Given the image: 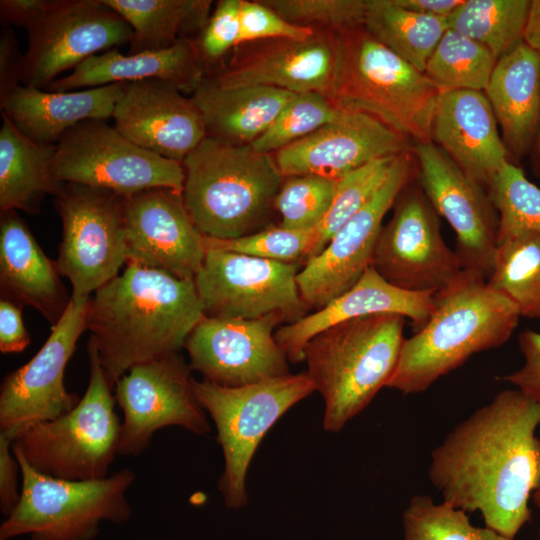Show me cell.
Returning <instances> with one entry per match:
<instances>
[{"mask_svg":"<svg viewBox=\"0 0 540 540\" xmlns=\"http://www.w3.org/2000/svg\"><path fill=\"white\" fill-rule=\"evenodd\" d=\"M539 426L540 405L517 388L498 392L434 448L430 482L444 502L480 512L486 527L514 539L540 485Z\"/></svg>","mask_w":540,"mask_h":540,"instance_id":"cell-1","label":"cell"},{"mask_svg":"<svg viewBox=\"0 0 540 540\" xmlns=\"http://www.w3.org/2000/svg\"><path fill=\"white\" fill-rule=\"evenodd\" d=\"M204 316L194 280L127 263L90 297L86 326L114 388L134 365L179 353Z\"/></svg>","mask_w":540,"mask_h":540,"instance_id":"cell-2","label":"cell"},{"mask_svg":"<svg viewBox=\"0 0 540 540\" xmlns=\"http://www.w3.org/2000/svg\"><path fill=\"white\" fill-rule=\"evenodd\" d=\"M434 301L426 325L405 339L388 388L403 394L426 391L472 355L505 344L521 318L514 303L467 270L434 294Z\"/></svg>","mask_w":540,"mask_h":540,"instance_id":"cell-3","label":"cell"},{"mask_svg":"<svg viewBox=\"0 0 540 540\" xmlns=\"http://www.w3.org/2000/svg\"><path fill=\"white\" fill-rule=\"evenodd\" d=\"M182 165L184 202L203 236L235 239L271 225L284 180L273 154L206 136Z\"/></svg>","mask_w":540,"mask_h":540,"instance_id":"cell-4","label":"cell"},{"mask_svg":"<svg viewBox=\"0 0 540 540\" xmlns=\"http://www.w3.org/2000/svg\"><path fill=\"white\" fill-rule=\"evenodd\" d=\"M405 317L373 314L335 324L311 338L304 347L307 374L323 397V426L339 432L362 412L397 365Z\"/></svg>","mask_w":540,"mask_h":540,"instance_id":"cell-5","label":"cell"},{"mask_svg":"<svg viewBox=\"0 0 540 540\" xmlns=\"http://www.w3.org/2000/svg\"><path fill=\"white\" fill-rule=\"evenodd\" d=\"M337 35V64L328 99L338 108L373 116L415 142L432 141L437 86L363 26Z\"/></svg>","mask_w":540,"mask_h":540,"instance_id":"cell-6","label":"cell"},{"mask_svg":"<svg viewBox=\"0 0 540 540\" xmlns=\"http://www.w3.org/2000/svg\"><path fill=\"white\" fill-rule=\"evenodd\" d=\"M89 382L84 396L68 413L33 425L13 442L41 474L69 481L104 479L121 436L115 397L94 341L87 345Z\"/></svg>","mask_w":540,"mask_h":540,"instance_id":"cell-7","label":"cell"},{"mask_svg":"<svg viewBox=\"0 0 540 540\" xmlns=\"http://www.w3.org/2000/svg\"><path fill=\"white\" fill-rule=\"evenodd\" d=\"M12 449L20 466L21 495L0 527V540L24 534L32 540H91L100 521L122 523L130 517L131 469L100 480L56 479L33 469L13 444Z\"/></svg>","mask_w":540,"mask_h":540,"instance_id":"cell-8","label":"cell"},{"mask_svg":"<svg viewBox=\"0 0 540 540\" xmlns=\"http://www.w3.org/2000/svg\"><path fill=\"white\" fill-rule=\"evenodd\" d=\"M192 387L214 421L223 451L225 467L219 490L228 507L244 506L246 475L259 443L286 411L316 390L315 386L305 372L239 387L193 379Z\"/></svg>","mask_w":540,"mask_h":540,"instance_id":"cell-9","label":"cell"},{"mask_svg":"<svg viewBox=\"0 0 540 540\" xmlns=\"http://www.w3.org/2000/svg\"><path fill=\"white\" fill-rule=\"evenodd\" d=\"M52 171L59 183L105 189L120 196L155 187L183 192L182 163L147 151L107 120L77 124L55 144Z\"/></svg>","mask_w":540,"mask_h":540,"instance_id":"cell-10","label":"cell"},{"mask_svg":"<svg viewBox=\"0 0 540 540\" xmlns=\"http://www.w3.org/2000/svg\"><path fill=\"white\" fill-rule=\"evenodd\" d=\"M55 208L62 222L58 272L70 281L72 297H90L127 263L121 196L65 183L55 195Z\"/></svg>","mask_w":540,"mask_h":540,"instance_id":"cell-11","label":"cell"},{"mask_svg":"<svg viewBox=\"0 0 540 540\" xmlns=\"http://www.w3.org/2000/svg\"><path fill=\"white\" fill-rule=\"evenodd\" d=\"M205 251L193 279L205 316L259 319L277 314L292 323L307 315L296 280L300 263Z\"/></svg>","mask_w":540,"mask_h":540,"instance_id":"cell-12","label":"cell"},{"mask_svg":"<svg viewBox=\"0 0 540 540\" xmlns=\"http://www.w3.org/2000/svg\"><path fill=\"white\" fill-rule=\"evenodd\" d=\"M393 207L378 236L371 267L398 288L436 294L463 271L456 252L443 239L438 214L419 183H408Z\"/></svg>","mask_w":540,"mask_h":540,"instance_id":"cell-13","label":"cell"},{"mask_svg":"<svg viewBox=\"0 0 540 540\" xmlns=\"http://www.w3.org/2000/svg\"><path fill=\"white\" fill-rule=\"evenodd\" d=\"M190 371L179 353H173L136 364L119 378L113 388L124 415L118 455H141L164 427L178 426L197 435L210 431Z\"/></svg>","mask_w":540,"mask_h":540,"instance_id":"cell-14","label":"cell"},{"mask_svg":"<svg viewBox=\"0 0 540 540\" xmlns=\"http://www.w3.org/2000/svg\"><path fill=\"white\" fill-rule=\"evenodd\" d=\"M22 85L45 89L88 58L129 44L132 29L102 0H50L27 30Z\"/></svg>","mask_w":540,"mask_h":540,"instance_id":"cell-15","label":"cell"},{"mask_svg":"<svg viewBox=\"0 0 540 540\" xmlns=\"http://www.w3.org/2000/svg\"><path fill=\"white\" fill-rule=\"evenodd\" d=\"M89 300L71 296L40 350L3 378L0 433L16 440L33 425L63 416L79 402V397L65 388L64 371L87 329Z\"/></svg>","mask_w":540,"mask_h":540,"instance_id":"cell-16","label":"cell"},{"mask_svg":"<svg viewBox=\"0 0 540 540\" xmlns=\"http://www.w3.org/2000/svg\"><path fill=\"white\" fill-rule=\"evenodd\" d=\"M411 177L412 161L407 151L396 156L383 184L323 251L304 263L296 280L309 309L319 310L345 293L371 266L382 221Z\"/></svg>","mask_w":540,"mask_h":540,"instance_id":"cell-17","label":"cell"},{"mask_svg":"<svg viewBox=\"0 0 540 540\" xmlns=\"http://www.w3.org/2000/svg\"><path fill=\"white\" fill-rule=\"evenodd\" d=\"M414 151L418 183L455 232V252L463 270L487 280L493 269L499 222L489 195L432 141L415 142Z\"/></svg>","mask_w":540,"mask_h":540,"instance_id":"cell-18","label":"cell"},{"mask_svg":"<svg viewBox=\"0 0 540 540\" xmlns=\"http://www.w3.org/2000/svg\"><path fill=\"white\" fill-rule=\"evenodd\" d=\"M285 319L204 316L186 340L191 370L206 381L239 387L290 374L288 358L275 339Z\"/></svg>","mask_w":540,"mask_h":540,"instance_id":"cell-19","label":"cell"},{"mask_svg":"<svg viewBox=\"0 0 540 540\" xmlns=\"http://www.w3.org/2000/svg\"><path fill=\"white\" fill-rule=\"evenodd\" d=\"M121 201L127 263L193 280L206 251L183 193L155 187Z\"/></svg>","mask_w":540,"mask_h":540,"instance_id":"cell-20","label":"cell"},{"mask_svg":"<svg viewBox=\"0 0 540 540\" xmlns=\"http://www.w3.org/2000/svg\"><path fill=\"white\" fill-rule=\"evenodd\" d=\"M409 140L373 116L339 108L332 121L273 155L284 178L338 180L373 160L407 152Z\"/></svg>","mask_w":540,"mask_h":540,"instance_id":"cell-21","label":"cell"},{"mask_svg":"<svg viewBox=\"0 0 540 540\" xmlns=\"http://www.w3.org/2000/svg\"><path fill=\"white\" fill-rule=\"evenodd\" d=\"M112 119L116 130L135 145L179 163L206 137L193 99L160 79L127 82Z\"/></svg>","mask_w":540,"mask_h":540,"instance_id":"cell-22","label":"cell"},{"mask_svg":"<svg viewBox=\"0 0 540 540\" xmlns=\"http://www.w3.org/2000/svg\"><path fill=\"white\" fill-rule=\"evenodd\" d=\"M337 55V33L315 29L306 39L261 41L206 77L222 88L269 86L296 94L317 92L328 97Z\"/></svg>","mask_w":540,"mask_h":540,"instance_id":"cell-23","label":"cell"},{"mask_svg":"<svg viewBox=\"0 0 540 540\" xmlns=\"http://www.w3.org/2000/svg\"><path fill=\"white\" fill-rule=\"evenodd\" d=\"M431 139L482 187H488L509 162L497 120L483 91H440Z\"/></svg>","mask_w":540,"mask_h":540,"instance_id":"cell-24","label":"cell"},{"mask_svg":"<svg viewBox=\"0 0 540 540\" xmlns=\"http://www.w3.org/2000/svg\"><path fill=\"white\" fill-rule=\"evenodd\" d=\"M434 307V294L398 288L370 266L345 293L323 308L279 326L274 336L288 360L297 363L304 360L308 341L335 324L373 314H398L411 320L415 333L426 325Z\"/></svg>","mask_w":540,"mask_h":540,"instance_id":"cell-25","label":"cell"},{"mask_svg":"<svg viewBox=\"0 0 540 540\" xmlns=\"http://www.w3.org/2000/svg\"><path fill=\"white\" fill-rule=\"evenodd\" d=\"M206 77L195 39H183L172 47L121 54L116 48L94 55L44 90L75 91L112 83L160 79L174 84L184 94H193Z\"/></svg>","mask_w":540,"mask_h":540,"instance_id":"cell-26","label":"cell"},{"mask_svg":"<svg viewBox=\"0 0 540 540\" xmlns=\"http://www.w3.org/2000/svg\"><path fill=\"white\" fill-rule=\"evenodd\" d=\"M125 84L67 92L20 85L0 98V110L30 139L55 145L64 133L81 122L112 118Z\"/></svg>","mask_w":540,"mask_h":540,"instance_id":"cell-27","label":"cell"},{"mask_svg":"<svg viewBox=\"0 0 540 540\" xmlns=\"http://www.w3.org/2000/svg\"><path fill=\"white\" fill-rule=\"evenodd\" d=\"M59 277L56 262L42 251L17 211L1 212L0 284L4 298L21 307L32 306L53 326L71 298Z\"/></svg>","mask_w":540,"mask_h":540,"instance_id":"cell-28","label":"cell"},{"mask_svg":"<svg viewBox=\"0 0 540 540\" xmlns=\"http://www.w3.org/2000/svg\"><path fill=\"white\" fill-rule=\"evenodd\" d=\"M484 93L506 148L523 155L540 129V56L520 42L498 59Z\"/></svg>","mask_w":540,"mask_h":540,"instance_id":"cell-29","label":"cell"},{"mask_svg":"<svg viewBox=\"0 0 540 540\" xmlns=\"http://www.w3.org/2000/svg\"><path fill=\"white\" fill-rule=\"evenodd\" d=\"M295 94L269 86L222 88L205 77L191 98L201 112L207 137L251 145L271 127Z\"/></svg>","mask_w":540,"mask_h":540,"instance_id":"cell-30","label":"cell"},{"mask_svg":"<svg viewBox=\"0 0 540 540\" xmlns=\"http://www.w3.org/2000/svg\"><path fill=\"white\" fill-rule=\"evenodd\" d=\"M0 129V210L37 214L61 189L52 171L55 145L36 142L5 115Z\"/></svg>","mask_w":540,"mask_h":540,"instance_id":"cell-31","label":"cell"},{"mask_svg":"<svg viewBox=\"0 0 540 540\" xmlns=\"http://www.w3.org/2000/svg\"><path fill=\"white\" fill-rule=\"evenodd\" d=\"M130 25V52L156 51L196 39L212 8L210 0H102Z\"/></svg>","mask_w":540,"mask_h":540,"instance_id":"cell-32","label":"cell"},{"mask_svg":"<svg viewBox=\"0 0 540 540\" xmlns=\"http://www.w3.org/2000/svg\"><path fill=\"white\" fill-rule=\"evenodd\" d=\"M363 27L381 44L424 73L444 33L447 18L411 12L393 0H367Z\"/></svg>","mask_w":540,"mask_h":540,"instance_id":"cell-33","label":"cell"},{"mask_svg":"<svg viewBox=\"0 0 540 540\" xmlns=\"http://www.w3.org/2000/svg\"><path fill=\"white\" fill-rule=\"evenodd\" d=\"M487 283L514 303L521 317L540 319V233L499 237Z\"/></svg>","mask_w":540,"mask_h":540,"instance_id":"cell-34","label":"cell"},{"mask_svg":"<svg viewBox=\"0 0 540 540\" xmlns=\"http://www.w3.org/2000/svg\"><path fill=\"white\" fill-rule=\"evenodd\" d=\"M531 1L463 0L447 17L449 29L486 47L496 59L523 41Z\"/></svg>","mask_w":540,"mask_h":540,"instance_id":"cell-35","label":"cell"},{"mask_svg":"<svg viewBox=\"0 0 540 540\" xmlns=\"http://www.w3.org/2000/svg\"><path fill=\"white\" fill-rule=\"evenodd\" d=\"M497 61L480 43L448 29L428 59L424 74L440 91L484 92Z\"/></svg>","mask_w":540,"mask_h":540,"instance_id":"cell-36","label":"cell"},{"mask_svg":"<svg viewBox=\"0 0 540 540\" xmlns=\"http://www.w3.org/2000/svg\"><path fill=\"white\" fill-rule=\"evenodd\" d=\"M403 540H514L473 525L466 512L426 494L414 495L403 513Z\"/></svg>","mask_w":540,"mask_h":540,"instance_id":"cell-37","label":"cell"},{"mask_svg":"<svg viewBox=\"0 0 540 540\" xmlns=\"http://www.w3.org/2000/svg\"><path fill=\"white\" fill-rule=\"evenodd\" d=\"M396 156L373 160L337 180L331 205L315 227L316 241L311 257L320 254L334 234L375 194Z\"/></svg>","mask_w":540,"mask_h":540,"instance_id":"cell-38","label":"cell"},{"mask_svg":"<svg viewBox=\"0 0 540 540\" xmlns=\"http://www.w3.org/2000/svg\"><path fill=\"white\" fill-rule=\"evenodd\" d=\"M487 188L499 219L497 239L520 231L540 233V188L520 167L507 162Z\"/></svg>","mask_w":540,"mask_h":540,"instance_id":"cell-39","label":"cell"},{"mask_svg":"<svg viewBox=\"0 0 540 540\" xmlns=\"http://www.w3.org/2000/svg\"><path fill=\"white\" fill-rule=\"evenodd\" d=\"M338 111L321 93L295 94L271 127L251 146L259 152L274 154L332 121Z\"/></svg>","mask_w":540,"mask_h":540,"instance_id":"cell-40","label":"cell"},{"mask_svg":"<svg viewBox=\"0 0 540 540\" xmlns=\"http://www.w3.org/2000/svg\"><path fill=\"white\" fill-rule=\"evenodd\" d=\"M315 241V228L290 230L280 225H269L235 239L203 237L205 250L218 249L283 263L306 262L311 257Z\"/></svg>","mask_w":540,"mask_h":540,"instance_id":"cell-41","label":"cell"},{"mask_svg":"<svg viewBox=\"0 0 540 540\" xmlns=\"http://www.w3.org/2000/svg\"><path fill=\"white\" fill-rule=\"evenodd\" d=\"M336 185L337 180L316 175L284 178L274 202L279 225L290 230L315 228L331 205Z\"/></svg>","mask_w":540,"mask_h":540,"instance_id":"cell-42","label":"cell"},{"mask_svg":"<svg viewBox=\"0 0 540 540\" xmlns=\"http://www.w3.org/2000/svg\"><path fill=\"white\" fill-rule=\"evenodd\" d=\"M292 24L342 32L363 26L367 0H261Z\"/></svg>","mask_w":540,"mask_h":540,"instance_id":"cell-43","label":"cell"},{"mask_svg":"<svg viewBox=\"0 0 540 540\" xmlns=\"http://www.w3.org/2000/svg\"><path fill=\"white\" fill-rule=\"evenodd\" d=\"M241 0L218 1L195 39L206 76L208 67L239 46Z\"/></svg>","mask_w":540,"mask_h":540,"instance_id":"cell-44","label":"cell"},{"mask_svg":"<svg viewBox=\"0 0 540 540\" xmlns=\"http://www.w3.org/2000/svg\"><path fill=\"white\" fill-rule=\"evenodd\" d=\"M315 29L297 26L261 0H241L239 46L276 39H306Z\"/></svg>","mask_w":540,"mask_h":540,"instance_id":"cell-45","label":"cell"},{"mask_svg":"<svg viewBox=\"0 0 540 540\" xmlns=\"http://www.w3.org/2000/svg\"><path fill=\"white\" fill-rule=\"evenodd\" d=\"M523 365L504 376L502 381L512 384L525 396L540 405V332L526 329L518 336Z\"/></svg>","mask_w":540,"mask_h":540,"instance_id":"cell-46","label":"cell"},{"mask_svg":"<svg viewBox=\"0 0 540 540\" xmlns=\"http://www.w3.org/2000/svg\"><path fill=\"white\" fill-rule=\"evenodd\" d=\"M14 440L0 433V508L8 516L19 502L21 489L18 485L19 462L13 453Z\"/></svg>","mask_w":540,"mask_h":540,"instance_id":"cell-47","label":"cell"},{"mask_svg":"<svg viewBox=\"0 0 540 540\" xmlns=\"http://www.w3.org/2000/svg\"><path fill=\"white\" fill-rule=\"evenodd\" d=\"M24 55L20 53L14 32L2 28L0 34V98L22 85Z\"/></svg>","mask_w":540,"mask_h":540,"instance_id":"cell-48","label":"cell"},{"mask_svg":"<svg viewBox=\"0 0 540 540\" xmlns=\"http://www.w3.org/2000/svg\"><path fill=\"white\" fill-rule=\"evenodd\" d=\"M30 343L23 319L22 307L1 298L0 301V351L4 354L22 352Z\"/></svg>","mask_w":540,"mask_h":540,"instance_id":"cell-49","label":"cell"},{"mask_svg":"<svg viewBox=\"0 0 540 540\" xmlns=\"http://www.w3.org/2000/svg\"><path fill=\"white\" fill-rule=\"evenodd\" d=\"M50 0H1L0 17L3 23L27 30L45 12Z\"/></svg>","mask_w":540,"mask_h":540,"instance_id":"cell-50","label":"cell"},{"mask_svg":"<svg viewBox=\"0 0 540 540\" xmlns=\"http://www.w3.org/2000/svg\"><path fill=\"white\" fill-rule=\"evenodd\" d=\"M398 6L414 13L447 18L463 0H393Z\"/></svg>","mask_w":540,"mask_h":540,"instance_id":"cell-51","label":"cell"},{"mask_svg":"<svg viewBox=\"0 0 540 540\" xmlns=\"http://www.w3.org/2000/svg\"><path fill=\"white\" fill-rule=\"evenodd\" d=\"M523 41L540 56V0L531 1Z\"/></svg>","mask_w":540,"mask_h":540,"instance_id":"cell-52","label":"cell"},{"mask_svg":"<svg viewBox=\"0 0 540 540\" xmlns=\"http://www.w3.org/2000/svg\"><path fill=\"white\" fill-rule=\"evenodd\" d=\"M532 498H533V502L535 503V505L540 509V485L533 492ZM539 538H540V533H539Z\"/></svg>","mask_w":540,"mask_h":540,"instance_id":"cell-53","label":"cell"},{"mask_svg":"<svg viewBox=\"0 0 540 540\" xmlns=\"http://www.w3.org/2000/svg\"><path fill=\"white\" fill-rule=\"evenodd\" d=\"M538 149H539V152H540V129H539V137H538Z\"/></svg>","mask_w":540,"mask_h":540,"instance_id":"cell-54","label":"cell"}]
</instances>
